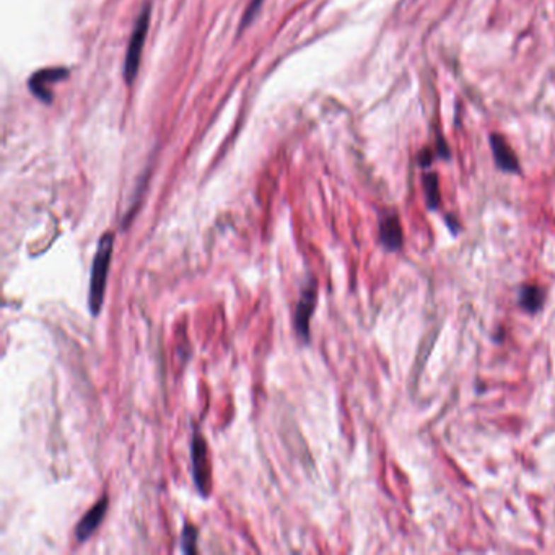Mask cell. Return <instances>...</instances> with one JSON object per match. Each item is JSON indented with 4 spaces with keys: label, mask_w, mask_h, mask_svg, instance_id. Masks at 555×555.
Segmentation results:
<instances>
[{
    "label": "cell",
    "mask_w": 555,
    "mask_h": 555,
    "mask_svg": "<svg viewBox=\"0 0 555 555\" xmlns=\"http://www.w3.org/2000/svg\"><path fill=\"white\" fill-rule=\"evenodd\" d=\"M113 246H114V235L113 233H105V235L100 238L93 263H91L90 285H88V309L93 316L100 314L103 303H105V292H106L108 275H110V268H111Z\"/></svg>",
    "instance_id": "obj_1"
},
{
    "label": "cell",
    "mask_w": 555,
    "mask_h": 555,
    "mask_svg": "<svg viewBox=\"0 0 555 555\" xmlns=\"http://www.w3.org/2000/svg\"><path fill=\"white\" fill-rule=\"evenodd\" d=\"M190 464H193V477L198 492L207 497L212 488V471L209 459V448L199 430L193 432L190 440Z\"/></svg>",
    "instance_id": "obj_2"
},
{
    "label": "cell",
    "mask_w": 555,
    "mask_h": 555,
    "mask_svg": "<svg viewBox=\"0 0 555 555\" xmlns=\"http://www.w3.org/2000/svg\"><path fill=\"white\" fill-rule=\"evenodd\" d=\"M149 25H150V7L147 5L142 12H140L137 23H135L134 31L129 40L126 61H124V77H126L127 84H132L135 75L139 72L140 54L144 51L145 38H147V33H149Z\"/></svg>",
    "instance_id": "obj_3"
},
{
    "label": "cell",
    "mask_w": 555,
    "mask_h": 555,
    "mask_svg": "<svg viewBox=\"0 0 555 555\" xmlns=\"http://www.w3.org/2000/svg\"><path fill=\"white\" fill-rule=\"evenodd\" d=\"M316 300H318L316 282L309 279L302 288L300 298H298V303L295 308V314H293V326H295L298 337L304 342H309V319H311L314 307H316Z\"/></svg>",
    "instance_id": "obj_4"
},
{
    "label": "cell",
    "mask_w": 555,
    "mask_h": 555,
    "mask_svg": "<svg viewBox=\"0 0 555 555\" xmlns=\"http://www.w3.org/2000/svg\"><path fill=\"white\" fill-rule=\"evenodd\" d=\"M108 507H110V498H108V495H103L93 507L86 511L77 527H75V537H77L79 542H85L98 530V526L105 520Z\"/></svg>",
    "instance_id": "obj_5"
},
{
    "label": "cell",
    "mask_w": 555,
    "mask_h": 555,
    "mask_svg": "<svg viewBox=\"0 0 555 555\" xmlns=\"http://www.w3.org/2000/svg\"><path fill=\"white\" fill-rule=\"evenodd\" d=\"M379 241L388 251H397L404 241L402 227L394 212H388L379 220Z\"/></svg>",
    "instance_id": "obj_6"
},
{
    "label": "cell",
    "mask_w": 555,
    "mask_h": 555,
    "mask_svg": "<svg viewBox=\"0 0 555 555\" xmlns=\"http://www.w3.org/2000/svg\"><path fill=\"white\" fill-rule=\"evenodd\" d=\"M69 72L65 69H45L36 72L30 79V90L42 101H51V85L67 77Z\"/></svg>",
    "instance_id": "obj_7"
},
{
    "label": "cell",
    "mask_w": 555,
    "mask_h": 555,
    "mask_svg": "<svg viewBox=\"0 0 555 555\" xmlns=\"http://www.w3.org/2000/svg\"><path fill=\"white\" fill-rule=\"evenodd\" d=\"M491 145H492L495 163H497V166L500 168V170L507 171V173H518L520 171L518 159H516L515 151L510 149L507 140H505L502 135H498V134L491 135Z\"/></svg>",
    "instance_id": "obj_8"
},
{
    "label": "cell",
    "mask_w": 555,
    "mask_h": 555,
    "mask_svg": "<svg viewBox=\"0 0 555 555\" xmlns=\"http://www.w3.org/2000/svg\"><path fill=\"white\" fill-rule=\"evenodd\" d=\"M518 303L527 313H537L542 308L544 292L537 285L521 287L518 293Z\"/></svg>",
    "instance_id": "obj_9"
},
{
    "label": "cell",
    "mask_w": 555,
    "mask_h": 555,
    "mask_svg": "<svg viewBox=\"0 0 555 555\" xmlns=\"http://www.w3.org/2000/svg\"><path fill=\"white\" fill-rule=\"evenodd\" d=\"M423 190H425V200L428 209H438L442 198H440V186H438V176L433 173L423 176Z\"/></svg>",
    "instance_id": "obj_10"
},
{
    "label": "cell",
    "mask_w": 555,
    "mask_h": 555,
    "mask_svg": "<svg viewBox=\"0 0 555 555\" xmlns=\"http://www.w3.org/2000/svg\"><path fill=\"white\" fill-rule=\"evenodd\" d=\"M198 527L186 525L181 534V549L184 554H194L198 551Z\"/></svg>",
    "instance_id": "obj_11"
},
{
    "label": "cell",
    "mask_w": 555,
    "mask_h": 555,
    "mask_svg": "<svg viewBox=\"0 0 555 555\" xmlns=\"http://www.w3.org/2000/svg\"><path fill=\"white\" fill-rule=\"evenodd\" d=\"M261 5H263V0H251V4H249L248 10H246V12H244L243 21H241V30H244V28H246V25L251 23V20L254 18L256 13H258V10L261 8Z\"/></svg>",
    "instance_id": "obj_12"
}]
</instances>
